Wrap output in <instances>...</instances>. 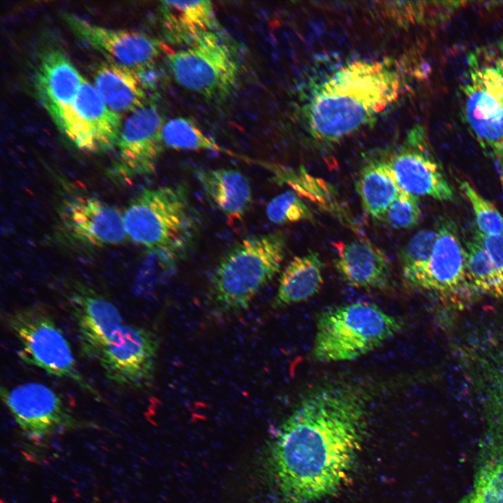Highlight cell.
Returning a JSON list of instances; mask_svg holds the SVG:
<instances>
[{
    "label": "cell",
    "mask_w": 503,
    "mask_h": 503,
    "mask_svg": "<svg viewBox=\"0 0 503 503\" xmlns=\"http://www.w3.org/2000/svg\"><path fill=\"white\" fill-rule=\"evenodd\" d=\"M372 395L359 382L311 386L275 430L264 467L284 503H314L348 481L367 428Z\"/></svg>",
    "instance_id": "cell-1"
},
{
    "label": "cell",
    "mask_w": 503,
    "mask_h": 503,
    "mask_svg": "<svg viewBox=\"0 0 503 503\" xmlns=\"http://www.w3.org/2000/svg\"><path fill=\"white\" fill-rule=\"evenodd\" d=\"M400 88L399 75L384 63L355 61L341 68L311 99L312 133L327 141L352 133L391 105Z\"/></svg>",
    "instance_id": "cell-2"
},
{
    "label": "cell",
    "mask_w": 503,
    "mask_h": 503,
    "mask_svg": "<svg viewBox=\"0 0 503 503\" xmlns=\"http://www.w3.org/2000/svg\"><path fill=\"white\" fill-rule=\"evenodd\" d=\"M286 247V237L279 231L249 236L233 245L219 260L210 278L214 309L221 314L246 310L279 273Z\"/></svg>",
    "instance_id": "cell-3"
},
{
    "label": "cell",
    "mask_w": 503,
    "mask_h": 503,
    "mask_svg": "<svg viewBox=\"0 0 503 503\" xmlns=\"http://www.w3.org/2000/svg\"><path fill=\"white\" fill-rule=\"evenodd\" d=\"M459 94L469 132L488 154L503 163V42L469 52Z\"/></svg>",
    "instance_id": "cell-4"
},
{
    "label": "cell",
    "mask_w": 503,
    "mask_h": 503,
    "mask_svg": "<svg viewBox=\"0 0 503 503\" xmlns=\"http://www.w3.org/2000/svg\"><path fill=\"white\" fill-rule=\"evenodd\" d=\"M129 238L149 252L184 256L198 228V219L182 184L145 189L123 214Z\"/></svg>",
    "instance_id": "cell-5"
},
{
    "label": "cell",
    "mask_w": 503,
    "mask_h": 503,
    "mask_svg": "<svg viewBox=\"0 0 503 503\" xmlns=\"http://www.w3.org/2000/svg\"><path fill=\"white\" fill-rule=\"evenodd\" d=\"M400 329L395 316L372 302L330 307L317 318L312 357L319 363L353 360L382 346Z\"/></svg>",
    "instance_id": "cell-6"
},
{
    "label": "cell",
    "mask_w": 503,
    "mask_h": 503,
    "mask_svg": "<svg viewBox=\"0 0 503 503\" xmlns=\"http://www.w3.org/2000/svg\"><path fill=\"white\" fill-rule=\"evenodd\" d=\"M6 321L20 344V357L27 364L70 379L93 396L101 397L79 372L68 340L43 308H19L9 313Z\"/></svg>",
    "instance_id": "cell-7"
},
{
    "label": "cell",
    "mask_w": 503,
    "mask_h": 503,
    "mask_svg": "<svg viewBox=\"0 0 503 503\" xmlns=\"http://www.w3.org/2000/svg\"><path fill=\"white\" fill-rule=\"evenodd\" d=\"M168 62L180 85L207 99H225L237 83L239 65L235 51L215 31L169 54Z\"/></svg>",
    "instance_id": "cell-8"
},
{
    "label": "cell",
    "mask_w": 503,
    "mask_h": 503,
    "mask_svg": "<svg viewBox=\"0 0 503 503\" xmlns=\"http://www.w3.org/2000/svg\"><path fill=\"white\" fill-rule=\"evenodd\" d=\"M159 340L150 330L124 323L97 359L106 377L124 386L140 388L154 380Z\"/></svg>",
    "instance_id": "cell-9"
},
{
    "label": "cell",
    "mask_w": 503,
    "mask_h": 503,
    "mask_svg": "<svg viewBox=\"0 0 503 503\" xmlns=\"http://www.w3.org/2000/svg\"><path fill=\"white\" fill-rule=\"evenodd\" d=\"M122 124V115L111 110L84 78L58 129L78 149L100 152L117 146Z\"/></svg>",
    "instance_id": "cell-10"
},
{
    "label": "cell",
    "mask_w": 503,
    "mask_h": 503,
    "mask_svg": "<svg viewBox=\"0 0 503 503\" xmlns=\"http://www.w3.org/2000/svg\"><path fill=\"white\" fill-rule=\"evenodd\" d=\"M1 397L22 432L33 440H41L79 425L60 397L38 382L12 388L1 387Z\"/></svg>",
    "instance_id": "cell-11"
},
{
    "label": "cell",
    "mask_w": 503,
    "mask_h": 503,
    "mask_svg": "<svg viewBox=\"0 0 503 503\" xmlns=\"http://www.w3.org/2000/svg\"><path fill=\"white\" fill-rule=\"evenodd\" d=\"M163 119L156 105L147 102L130 113L124 122L117 141V158L112 173L129 181L155 171L163 143Z\"/></svg>",
    "instance_id": "cell-12"
},
{
    "label": "cell",
    "mask_w": 503,
    "mask_h": 503,
    "mask_svg": "<svg viewBox=\"0 0 503 503\" xmlns=\"http://www.w3.org/2000/svg\"><path fill=\"white\" fill-rule=\"evenodd\" d=\"M58 227L68 240L88 248L116 245L126 236L119 211L89 196L64 200L58 212Z\"/></svg>",
    "instance_id": "cell-13"
},
{
    "label": "cell",
    "mask_w": 503,
    "mask_h": 503,
    "mask_svg": "<svg viewBox=\"0 0 503 503\" xmlns=\"http://www.w3.org/2000/svg\"><path fill=\"white\" fill-rule=\"evenodd\" d=\"M384 161L402 190L439 201L454 199V190L423 129H415L404 145Z\"/></svg>",
    "instance_id": "cell-14"
},
{
    "label": "cell",
    "mask_w": 503,
    "mask_h": 503,
    "mask_svg": "<svg viewBox=\"0 0 503 503\" xmlns=\"http://www.w3.org/2000/svg\"><path fill=\"white\" fill-rule=\"evenodd\" d=\"M438 235L425 269L409 284L441 296L457 297L476 290L467 268V254L457 227L450 219L437 226Z\"/></svg>",
    "instance_id": "cell-15"
},
{
    "label": "cell",
    "mask_w": 503,
    "mask_h": 503,
    "mask_svg": "<svg viewBox=\"0 0 503 503\" xmlns=\"http://www.w3.org/2000/svg\"><path fill=\"white\" fill-rule=\"evenodd\" d=\"M64 19L78 38L100 52L108 61L141 68L154 65L166 50L161 41L142 32L103 27L71 13H65Z\"/></svg>",
    "instance_id": "cell-16"
},
{
    "label": "cell",
    "mask_w": 503,
    "mask_h": 503,
    "mask_svg": "<svg viewBox=\"0 0 503 503\" xmlns=\"http://www.w3.org/2000/svg\"><path fill=\"white\" fill-rule=\"evenodd\" d=\"M69 302L78 326L81 351L87 357L97 358L124 324V319L112 303L82 285L75 286L69 295Z\"/></svg>",
    "instance_id": "cell-17"
},
{
    "label": "cell",
    "mask_w": 503,
    "mask_h": 503,
    "mask_svg": "<svg viewBox=\"0 0 503 503\" xmlns=\"http://www.w3.org/2000/svg\"><path fill=\"white\" fill-rule=\"evenodd\" d=\"M84 78L58 50L45 52L34 76L36 95L59 128L63 115L74 101Z\"/></svg>",
    "instance_id": "cell-18"
},
{
    "label": "cell",
    "mask_w": 503,
    "mask_h": 503,
    "mask_svg": "<svg viewBox=\"0 0 503 503\" xmlns=\"http://www.w3.org/2000/svg\"><path fill=\"white\" fill-rule=\"evenodd\" d=\"M335 268L357 289L385 290L391 285L390 263L377 247L365 239L333 243Z\"/></svg>",
    "instance_id": "cell-19"
},
{
    "label": "cell",
    "mask_w": 503,
    "mask_h": 503,
    "mask_svg": "<svg viewBox=\"0 0 503 503\" xmlns=\"http://www.w3.org/2000/svg\"><path fill=\"white\" fill-rule=\"evenodd\" d=\"M196 178L208 200L230 221L241 220L252 203L249 181L233 168L198 169Z\"/></svg>",
    "instance_id": "cell-20"
},
{
    "label": "cell",
    "mask_w": 503,
    "mask_h": 503,
    "mask_svg": "<svg viewBox=\"0 0 503 503\" xmlns=\"http://www.w3.org/2000/svg\"><path fill=\"white\" fill-rule=\"evenodd\" d=\"M160 13L164 37L174 45L187 46L218 27L210 1H163Z\"/></svg>",
    "instance_id": "cell-21"
},
{
    "label": "cell",
    "mask_w": 503,
    "mask_h": 503,
    "mask_svg": "<svg viewBox=\"0 0 503 503\" xmlns=\"http://www.w3.org/2000/svg\"><path fill=\"white\" fill-rule=\"evenodd\" d=\"M94 85L106 105L122 115L146 104V90L136 71L111 61L101 64L94 73Z\"/></svg>",
    "instance_id": "cell-22"
},
{
    "label": "cell",
    "mask_w": 503,
    "mask_h": 503,
    "mask_svg": "<svg viewBox=\"0 0 503 503\" xmlns=\"http://www.w3.org/2000/svg\"><path fill=\"white\" fill-rule=\"evenodd\" d=\"M323 268L319 253L314 251L293 258L281 273L272 308L302 302L317 294L323 284Z\"/></svg>",
    "instance_id": "cell-23"
},
{
    "label": "cell",
    "mask_w": 503,
    "mask_h": 503,
    "mask_svg": "<svg viewBox=\"0 0 503 503\" xmlns=\"http://www.w3.org/2000/svg\"><path fill=\"white\" fill-rule=\"evenodd\" d=\"M460 503H503V435L482 442L472 484Z\"/></svg>",
    "instance_id": "cell-24"
},
{
    "label": "cell",
    "mask_w": 503,
    "mask_h": 503,
    "mask_svg": "<svg viewBox=\"0 0 503 503\" xmlns=\"http://www.w3.org/2000/svg\"><path fill=\"white\" fill-rule=\"evenodd\" d=\"M356 190L365 212L381 220L402 191L384 160H374L363 167Z\"/></svg>",
    "instance_id": "cell-25"
},
{
    "label": "cell",
    "mask_w": 503,
    "mask_h": 503,
    "mask_svg": "<svg viewBox=\"0 0 503 503\" xmlns=\"http://www.w3.org/2000/svg\"><path fill=\"white\" fill-rule=\"evenodd\" d=\"M465 245L467 271L475 288L495 296H503V273L474 240L466 242Z\"/></svg>",
    "instance_id": "cell-26"
},
{
    "label": "cell",
    "mask_w": 503,
    "mask_h": 503,
    "mask_svg": "<svg viewBox=\"0 0 503 503\" xmlns=\"http://www.w3.org/2000/svg\"><path fill=\"white\" fill-rule=\"evenodd\" d=\"M163 145L180 150L224 152L190 119L177 117L165 122L161 131Z\"/></svg>",
    "instance_id": "cell-27"
},
{
    "label": "cell",
    "mask_w": 503,
    "mask_h": 503,
    "mask_svg": "<svg viewBox=\"0 0 503 503\" xmlns=\"http://www.w3.org/2000/svg\"><path fill=\"white\" fill-rule=\"evenodd\" d=\"M437 235V228L420 230L409 240L400 252L402 277L408 285L426 267Z\"/></svg>",
    "instance_id": "cell-28"
},
{
    "label": "cell",
    "mask_w": 503,
    "mask_h": 503,
    "mask_svg": "<svg viewBox=\"0 0 503 503\" xmlns=\"http://www.w3.org/2000/svg\"><path fill=\"white\" fill-rule=\"evenodd\" d=\"M265 214L269 221L275 224L314 219L307 205L293 191H286L274 197L266 205Z\"/></svg>",
    "instance_id": "cell-29"
},
{
    "label": "cell",
    "mask_w": 503,
    "mask_h": 503,
    "mask_svg": "<svg viewBox=\"0 0 503 503\" xmlns=\"http://www.w3.org/2000/svg\"><path fill=\"white\" fill-rule=\"evenodd\" d=\"M460 189L472 205L478 231L488 235L503 234V216L496 207L483 197L469 182L460 181Z\"/></svg>",
    "instance_id": "cell-30"
},
{
    "label": "cell",
    "mask_w": 503,
    "mask_h": 503,
    "mask_svg": "<svg viewBox=\"0 0 503 503\" xmlns=\"http://www.w3.org/2000/svg\"><path fill=\"white\" fill-rule=\"evenodd\" d=\"M421 214L418 196L402 190L382 220L393 228L407 229L418 224Z\"/></svg>",
    "instance_id": "cell-31"
},
{
    "label": "cell",
    "mask_w": 503,
    "mask_h": 503,
    "mask_svg": "<svg viewBox=\"0 0 503 503\" xmlns=\"http://www.w3.org/2000/svg\"><path fill=\"white\" fill-rule=\"evenodd\" d=\"M474 240L484 248L496 267L503 273V234L488 235L476 231Z\"/></svg>",
    "instance_id": "cell-32"
},
{
    "label": "cell",
    "mask_w": 503,
    "mask_h": 503,
    "mask_svg": "<svg viewBox=\"0 0 503 503\" xmlns=\"http://www.w3.org/2000/svg\"><path fill=\"white\" fill-rule=\"evenodd\" d=\"M500 167V175L502 183L503 184V163H498Z\"/></svg>",
    "instance_id": "cell-33"
}]
</instances>
